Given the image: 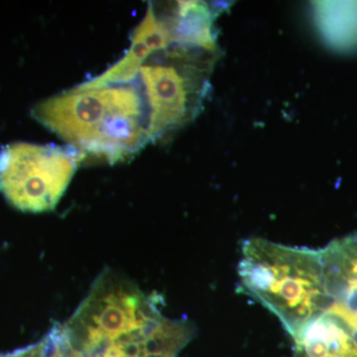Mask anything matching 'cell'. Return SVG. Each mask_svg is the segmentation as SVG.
<instances>
[{"instance_id":"6da1fadb","label":"cell","mask_w":357,"mask_h":357,"mask_svg":"<svg viewBox=\"0 0 357 357\" xmlns=\"http://www.w3.org/2000/svg\"><path fill=\"white\" fill-rule=\"evenodd\" d=\"M32 116L86 158L128 161L153 142L151 112L135 76L100 75L37 103Z\"/></svg>"},{"instance_id":"7a4b0ae2","label":"cell","mask_w":357,"mask_h":357,"mask_svg":"<svg viewBox=\"0 0 357 357\" xmlns=\"http://www.w3.org/2000/svg\"><path fill=\"white\" fill-rule=\"evenodd\" d=\"M237 271L241 290L275 314L292 337L332 305L319 250L246 239Z\"/></svg>"},{"instance_id":"3957f363","label":"cell","mask_w":357,"mask_h":357,"mask_svg":"<svg viewBox=\"0 0 357 357\" xmlns=\"http://www.w3.org/2000/svg\"><path fill=\"white\" fill-rule=\"evenodd\" d=\"M82 162L70 146L10 143L0 148V192L17 210H54Z\"/></svg>"},{"instance_id":"277c9868","label":"cell","mask_w":357,"mask_h":357,"mask_svg":"<svg viewBox=\"0 0 357 357\" xmlns=\"http://www.w3.org/2000/svg\"><path fill=\"white\" fill-rule=\"evenodd\" d=\"M328 309L347 319L357 317V234L335 239L319 250Z\"/></svg>"},{"instance_id":"5b68a950","label":"cell","mask_w":357,"mask_h":357,"mask_svg":"<svg viewBox=\"0 0 357 357\" xmlns=\"http://www.w3.org/2000/svg\"><path fill=\"white\" fill-rule=\"evenodd\" d=\"M293 357H357V328L328 309L293 337Z\"/></svg>"},{"instance_id":"8992f818","label":"cell","mask_w":357,"mask_h":357,"mask_svg":"<svg viewBox=\"0 0 357 357\" xmlns=\"http://www.w3.org/2000/svg\"><path fill=\"white\" fill-rule=\"evenodd\" d=\"M312 8L319 35L330 48L357 51V1L312 2Z\"/></svg>"},{"instance_id":"52a82bcc","label":"cell","mask_w":357,"mask_h":357,"mask_svg":"<svg viewBox=\"0 0 357 357\" xmlns=\"http://www.w3.org/2000/svg\"><path fill=\"white\" fill-rule=\"evenodd\" d=\"M347 321H349V323L352 324V325H354V326H356V328H357V317H356V318H354L352 319H347Z\"/></svg>"}]
</instances>
